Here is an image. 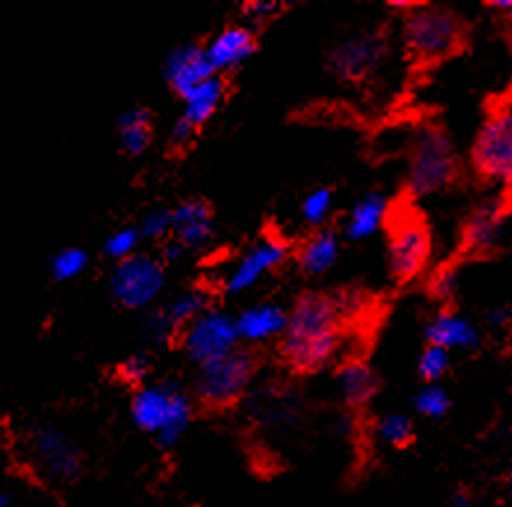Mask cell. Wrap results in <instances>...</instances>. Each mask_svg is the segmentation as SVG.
Wrapping results in <instances>:
<instances>
[{
    "label": "cell",
    "instance_id": "obj_13",
    "mask_svg": "<svg viewBox=\"0 0 512 507\" xmlns=\"http://www.w3.org/2000/svg\"><path fill=\"white\" fill-rule=\"evenodd\" d=\"M164 75L171 89L178 96H188L192 89L204 85L216 75V68L209 61V54L197 45L178 47L164 61Z\"/></svg>",
    "mask_w": 512,
    "mask_h": 507
},
{
    "label": "cell",
    "instance_id": "obj_19",
    "mask_svg": "<svg viewBox=\"0 0 512 507\" xmlns=\"http://www.w3.org/2000/svg\"><path fill=\"white\" fill-rule=\"evenodd\" d=\"M428 342L442 349H475L480 344V335H477L475 325L466 321V318L456 314H440L433 318L428 325Z\"/></svg>",
    "mask_w": 512,
    "mask_h": 507
},
{
    "label": "cell",
    "instance_id": "obj_37",
    "mask_svg": "<svg viewBox=\"0 0 512 507\" xmlns=\"http://www.w3.org/2000/svg\"><path fill=\"white\" fill-rule=\"evenodd\" d=\"M185 248L181 241H169L164 246V250H162V258H164V262H178V260H183V255H185Z\"/></svg>",
    "mask_w": 512,
    "mask_h": 507
},
{
    "label": "cell",
    "instance_id": "obj_25",
    "mask_svg": "<svg viewBox=\"0 0 512 507\" xmlns=\"http://www.w3.org/2000/svg\"><path fill=\"white\" fill-rule=\"evenodd\" d=\"M138 243H141V229L124 227L108 236L106 243H103V253H106L110 260L124 262V260L134 258Z\"/></svg>",
    "mask_w": 512,
    "mask_h": 507
},
{
    "label": "cell",
    "instance_id": "obj_34",
    "mask_svg": "<svg viewBox=\"0 0 512 507\" xmlns=\"http://www.w3.org/2000/svg\"><path fill=\"white\" fill-rule=\"evenodd\" d=\"M456 286H459V276L452 267H442L438 274L433 276L431 281V293L440 300H449L456 293Z\"/></svg>",
    "mask_w": 512,
    "mask_h": 507
},
{
    "label": "cell",
    "instance_id": "obj_5",
    "mask_svg": "<svg viewBox=\"0 0 512 507\" xmlns=\"http://www.w3.org/2000/svg\"><path fill=\"white\" fill-rule=\"evenodd\" d=\"M237 318L218 309H206L183 330V351L197 367H204L237 351Z\"/></svg>",
    "mask_w": 512,
    "mask_h": 507
},
{
    "label": "cell",
    "instance_id": "obj_36",
    "mask_svg": "<svg viewBox=\"0 0 512 507\" xmlns=\"http://www.w3.org/2000/svg\"><path fill=\"white\" fill-rule=\"evenodd\" d=\"M195 129V124H190L185 117H178L174 129H171V141L176 145H185L192 138V134H195Z\"/></svg>",
    "mask_w": 512,
    "mask_h": 507
},
{
    "label": "cell",
    "instance_id": "obj_35",
    "mask_svg": "<svg viewBox=\"0 0 512 507\" xmlns=\"http://www.w3.org/2000/svg\"><path fill=\"white\" fill-rule=\"evenodd\" d=\"M281 3H274V0H255V3L246 5V15L253 19V22H262V19L274 17L279 12Z\"/></svg>",
    "mask_w": 512,
    "mask_h": 507
},
{
    "label": "cell",
    "instance_id": "obj_17",
    "mask_svg": "<svg viewBox=\"0 0 512 507\" xmlns=\"http://www.w3.org/2000/svg\"><path fill=\"white\" fill-rule=\"evenodd\" d=\"M386 218H389V201H386L384 194L370 192L351 208L344 234L351 241H365L384 227Z\"/></svg>",
    "mask_w": 512,
    "mask_h": 507
},
{
    "label": "cell",
    "instance_id": "obj_40",
    "mask_svg": "<svg viewBox=\"0 0 512 507\" xmlns=\"http://www.w3.org/2000/svg\"><path fill=\"white\" fill-rule=\"evenodd\" d=\"M452 507H473V503H470V498L466 496V493H459V496L452 500Z\"/></svg>",
    "mask_w": 512,
    "mask_h": 507
},
{
    "label": "cell",
    "instance_id": "obj_18",
    "mask_svg": "<svg viewBox=\"0 0 512 507\" xmlns=\"http://www.w3.org/2000/svg\"><path fill=\"white\" fill-rule=\"evenodd\" d=\"M503 234V213L498 204H484L470 215L466 229H463V243L475 253H487L496 248Z\"/></svg>",
    "mask_w": 512,
    "mask_h": 507
},
{
    "label": "cell",
    "instance_id": "obj_2",
    "mask_svg": "<svg viewBox=\"0 0 512 507\" xmlns=\"http://www.w3.org/2000/svg\"><path fill=\"white\" fill-rule=\"evenodd\" d=\"M131 416L145 433L157 435L162 447H174L192 419V402L174 381L138 388L131 400Z\"/></svg>",
    "mask_w": 512,
    "mask_h": 507
},
{
    "label": "cell",
    "instance_id": "obj_23",
    "mask_svg": "<svg viewBox=\"0 0 512 507\" xmlns=\"http://www.w3.org/2000/svg\"><path fill=\"white\" fill-rule=\"evenodd\" d=\"M120 145L127 155H141L150 145V115L143 108H129L120 117Z\"/></svg>",
    "mask_w": 512,
    "mask_h": 507
},
{
    "label": "cell",
    "instance_id": "obj_9",
    "mask_svg": "<svg viewBox=\"0 0 512 507\" xmlns=\"http://www.w3.org/2000/svg\"><path fill=\"white\" fill-rule=\"evenodd\" d=\"M164 279L162 262L150 255H134L117 262L110 274V293L124 309H145L162 293Z\"/></svg>",
    "mask_w": 512,
    "mask_h": 507
},
{
    "label": "cell",
    "instance_id": "obj_24",
    "mask_svg": "<svg viewBox=\"0 0 512 507\" xmlns=\"http://www.w3.org/2000/svg\"><path fill=\"white\" fill-rule=\"evenodd\" d=\"M206 311V295L199 293V290H188V293H181L171 300L169 307H166V318H169L174 330L188 328L190 323H195L199 316Z\"/></svg>",
    "mask_w": 512,
    "mask_h": 507
},
{
    "label": "cell",
    "instance_id": "obj_11",
    "mask_svg": "<svg viewBox=\"0 0 512 507\" xmlns=\"http://www.w3.org/2000/svg\"><path fill=\"white\" fill-rule=\"evenodd\" d=\"M389 57V43L379 33H361L332 52L330 66L342 80H365L382 71Z\"/></svg>",
    "mask_w": 512,
    "mask_h": 507
},
{
    "label": "cell",
    "instance_id": "obj_21",
    "mask_svg": "<svg viewBox=\"0 0 512 507\" xmlns=\"http://www.w3.org/2000/svg\"><path fill=\"white\" fill-rule=\"evenodd\" d=\"M337 388L349 405H365L377 393V377L363 363H349L337 374Z\"/></svg>",
    "mask_w": 512,
    "mask_h": 507
},
{
    "label": "cell",
    "instance_id": "obj_8",
    "mask_svg": "<svg viewBox=\"0 0 512 507\" xmlns=\"http://www.w3.org/2000/svg\"><path fill=\"white\" fill-rule=\"evenodd\" d=\"M26 451L33 465L52 482L68 484L82 470L78 447L64 430L54 426H33L26 435Z\"/></svg>",
    "mask_w": 512,
    "mask_h": 507
},
{
    "label": "cell",
    "instance_id": "obj_22",
    "mask_svg": "<svg viewBox=\"0 0 512 507\" xmlns=\"http://www.w3.org/2000/svg\"><path fill=\"white\" fill-rule=\"evenodd\" d=\"M223 94H225L223 80H220L218 75H213V78L206 80L204 85H199L197 89H192L188 96H183V99H185L183 117L190 124L199 127V124H204L213 115V110L218 108V103H220V99H223Z\"/></svg>",
    "mask_w": 512,
    "mask_h": 507
},
{
    "label": "cell",
    "instance_id": "obj_12",
    "mask_svg": "<svg viewBox=\"0 0 512 507\" xmlns=\"http://www.w3.org/2000/svg\"><path fill=\"white\" fill-rule=\"evenodd\" d=\"M288 258V246L276 236H265L255 246L248 250L244 258L237 260L230 272L225 276V290L227 293H244V290L253 288L262 276L272 272V269L281 267Z\"/></svg>",
    "mask_w": 512,
    "mask_h": 507
},
{
    "label": "cell",
    "instance_id": "obj_15",
    "mask_svg": "<svg viewBox=\"0 0 512 507\" xmlns=\"http://www.w3.org/2000/svg\"><path fill=\"white\" fill-rule=\"evenodd\" d=\"M239 337L244 342H267V339L283 337L288 325V314L279 304L262 302L255 307H248L244 314L237 318Z\"/></svg>",
    "mask_w": 512,
    "mask_h": 507
},
{
    "label": "cell",
    "instance_id": "obj_31",
    "mask_svg": "<svg viewBox=\"0 0 512 507\" xmlns=\"http://www.w3.org/2000/svg\"><path fill=\"white\" fill-rule=\"evenodd\" d=\"M169 232H174V211H166V208H155L141 222V234L148 239H162Z\"/></svg>",
    "mask_w": 512,
    "mask_h": 507
},
{
    "label": "cell",
    "instance_id": "obj_28",
    "mask_svg": "<svg viewBox=\"0 0 512 507\" xmlns=\"http://www.w3.org/2000/svg\"><path fill=\"white\" fill-rule=\"evenodd\" d=\"M414 409L421 416H428V419H440V416L447 414L449 409V395L445 388H440L438 384H428L421 388L414 398Z\"/></svg>",
    "mask_w": 512,
    "mask_h": 507
},
{
    "label": "cell",
    "instance_id": "obj_32",
    "mask_svg": "<svg viewBox=\"0 0 512 507\" xmlns=\"http://www.w3.org/2000/svg\"><path fill=\"white\" fill-rule=\"evenodd\" d=\"M150 370H152V363L148 353H134V356L124 360L120 374L124 381H129V384H141L143 379H148Z\"/></svg>",
    "mask_w": 512,
    "mask_h": 507
},
{
    "label": "cell",
    "instance_id": "obj_16",
    "mask_svg": "<svg viewBox=\"0 0 512 507\" xmlns=\"http://www.w3.org/2000/svg\"><path fill=\"white\" fill-rule=\"evenodd\" d=\"M204 50L209 54V61L216 71H232V68L241 66L251 57L255 50V40L253 33L244 29V26H230V29L218 33Z\"/></svg>",
    "mask_w": 512,
    "mask_h": 507
},
{
    "label": "cell",
    "instance_id": "obj_26",
    "mask_svg": "<svg viewBox=\"0 0 512 507\" xmlns=\"http://www.w3.org/2000/svg\"><path fill=\"white\" fill-rule=\"evenodd\" d=\"M89 265V258L87 253L82 248H66L61 250V253L54 255L52 260V276L57 281H71V279H78V276L85 272Z\"/></svg>",
    "mask_w": 512,
    "mask_h": 507
},
{
    "label": "cell",
    "instance_id": "obj_10",
    "mask_svg": "<svg viewBox=\"0 0 512 507\" xmlns=\"http://www.w3.org/2000/svg\"><path fill=\"white\" fill-rule=\"evenodd\" d=\"M428 255H431V236H428L424 222L414 215H400L391 225V272L403 281L414 279L426 267Z\"/></svg>",
    "mask_w": 512,
    "mask_h": 507
},
{
    "label": "cell",
    "instance_id": "obj_20",
    "mask_svg": "<svg viewBox=\"0 0 512 507\" xmlns=\"http://www.w3.org/2000/svg\"><path fill=\"white\" fill-rule=\"evenodd\" d=\"M339 258V236L332 229H321L300 248V260L302 272L307 274H323L335 265Z\"/></svg>",
    "mask_w": 512,
    "mask_h": 507
},
{
    "label": "cell",
    "instance_id": "obj_27",
    "mask_svg": "<svg viewBox=\"0 0 512 507\" xmlns=\"http://www.w3.org/2000/svg\"><path fill=\"white\" fill-rule=\"evenodd\" d=\"M414 426L410 416L403 414H391L384 416L377 426V435L384 444H391V447H405L407 442L412 440Z\"/></svg>",
    "mask_w": 512,
    "mask_h": 507
},
{
    "label": "cell",
    "instance_id": "obj_29",
    "mask_svg": "<svg viewBox=\"0 0 512 507\" xmlns=\"http://www.w3.org/2000/svg\"><path fill=\"white\" fill-rule=\"evenodd\" d=\"M332 211V192L330 190H314L309 192L302 201V218L307 225L318 227L328 220V215Z\"/></svg>",
    "mask_w": 512,
    "mask_h": 507
},
{
    "label": "cell",
    "instance_id": "obj_4",
    "mask_svg": "<svg viewBox=\"0 0 512 507\" xmlns=\"http://www.w3.org/2000/svg\"><path fill=\"white\" fill-rule=\"evenodd\" d=\"M454 173L456 155L449 138L433 127L419 129L412 141L410 180H407L410 192L417 197L438 192L452 183Z\"/></svg>",
    "mask_w": 512,
    "mask_h": 507
},
{
    "label": "cell",
    "instance_id": "obj_33",
    "mask_svg": "<svg viewBox=\"0 0 512 507\" xmlns=\"http://www.w3.org/2000/svg\"><path fill=\"white\" fill-rule=\"evenodd\" d=\"M143 330H145V337H148V342L162 344L171 337V332H174V325H171V321L166 318L164 311H157V314H150L148 318H145Z\"/></svg>",
    "mask_w": 512,
    "mask_h": 507
},
{
    "label": "cell",
    "instance_id": "obj_7",
    "mask_svg": "<svg viewBox=\"0 0 512 507\" xmlns=\"http://www.w3.org/2000/svg\"><path fill=\"white\" fill-rule=\"evenodd\" d=\"M255 372L251 353L237 349L230 356L199 367L195 391L211 407H227L246 391Z\"/></svg>",
    "mask_w": 512,
    "mask_h": 507
},
{
    "label": "cell",
    "instance_id": "obj_14",
    "mask_svg": "<svg viewBox=\"0 0 512 507\" xmlns=\"http://www.w3.org/2000/svg\"><path fill=\"white\" fill-rule=\"evenodd\" d=\"M213 234L211 213L204 201L190 199L174 208V236L188 250H202L209 246Z\"/></svg>",
    "mask_w": 512,
    "mask_h": 507
},
{
    "label": "cell",
    "instance_id": "obj_1",
    "mask_svg": "<svg viewBox=\"0 0 512 507\" xmlns=\"http://www.w3.org/2000/svg\"><path fill=\"white\" fill-rule=\"evenodd\" d=\"M339 304L323 295H307L288 314L281 353L297 372H318L339 349Z\"/></svg>",
    "mask_w": 512,
    "mask_h": 507
},
{
    "label": "cell",
    "instance_id": "obj_38",
    "mask_svg": "<svg viewBox=\"0 0 512 507\" xmlns=\"http://www.w3.org/2000/svg\"><path fill=\"white\" fill-rule=\"evenodd\" d=\"M487 321H489L491 325H505V323L510 321V309H508V307H494V309H489Z\"/></svg>",
    "mask_w": 512,
    "mask_h": 507
},
{
    "label": "cell",
    "instance_id": "obj_42",
    "mask_svg": "<svg viewBox=\"0 0 512 507\" xmlns=\"http://www.w3.org/2000/svg\"><path fill=\"white\" fill-rule=\"evenodd\" d=\"M510 491H512V475H510Z\"/></svg>",
    "mask_w": 512,
    "mask_h": 507
},
{
    "label": "cell",
    "instance_id": "obj_6",
    "mask_svg": "<svg viewBox=\"0 0 512 507\" xmlns=\"http://www.w3.org/2000/svg\"><path fill=\"white\" fill-rule=\"evenodd\" d=\"M473 164L491 183L512 185V108H501L482 124L473 145Z\"/></svg>",
    "mask_w": 512,
    "mask_h": 507
},
{
    "label": "cell",
    "instance_id": "obj_41",
    "mask_svg": "<svg viewBox=\"0 0 512 507\" xmlns=\"http://www.w3.org/2000/svg\"><path fill=\"white\" fill-rule=\"evenodd\" d=\"M12 505H15V496H12L10 491L0 493V507H12Z\"/></svg>",
    "mask_w": 512,
    "mask_h": 507
},
{
    "label": "cell",
    "instance_id": "obj_30",
    "mask_svg": "<svg viewBox=\"0 0 512 507\" xmlns=\"http://www.w3.org/2000/svg\"><path fill=\"white\" fill-rule=\"evenodd\" d=\"M449 370V351L442 346L428 344L419 358V372L426 381H438Z\"/></svg>",
    "mask_w": 512,
    "mask_h": 507
},
{
    "label": "cell",
    "instance_id": "obj_3",
    "mask_svg": "<svg viewBox=\"0 0 512 507\" xmlns=\"http://www.w3.org/2000/svg\"><path fill=\"white\" fill-rule=\"evenodd\" d=\"M461 22L449 10L424 8L410 10L405 17L403 38L407 50L419 61H438L461 45Z\"/></svg>",
    "mask_w": 512,
    "mask_h": 507
},
{
    "label": "cell",
    "instance_id": "obj_39",
    "mask_svg": "<svg viewBox=\"0 0 512 507\" xmlns=\"http://www.w3.org/2000/svg\"><path fill=\"white\" fill-rule=\"evenodd\" d=\"M491 8L503 12V15H510L512 17V0H491Z\"/></svg>",
    "mask_w": 512,
    "mask_h": 507
}]
</instances>
